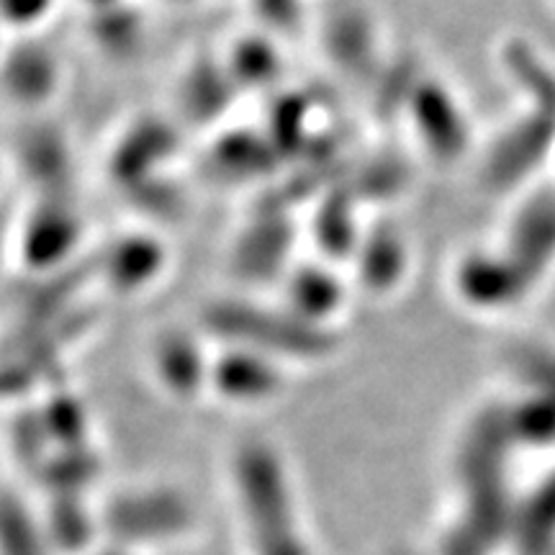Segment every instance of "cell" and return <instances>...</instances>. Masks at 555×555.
Here are the masks:
<instances>
[{"label":"cell","mask_w":555,"mask_h":555,"mask_svg":"<svg viewBox=\"0 0 555 555\" xmlns=\"http://www.w3.org/2000/svg\"><path fill=\"white\" fill-rule=\"evenodd\" d=\"M47 0H0V9L11 16H31L34 11H44Z\"/></svg>","instance_id":"obj_1"}]
</instances>
